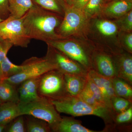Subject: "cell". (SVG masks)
I'll use <instances>...</instances> for the list:
<instances>
[{"instance_id":"cell-34","label":"cell","mask_w":132,"mask_h":132,"mask_svg":"<svg viewBox=\"0 0 132 132\" xmlns=\"http://www.w3.org/2000/svg\"><path fill=\"white\" fill-rule=\"evenodd\" d=\"M9 0H0V19L5 20L10 16Z\"/></svg>"},{"instance_id":"cell-13","label":"cell","mask_w":132,"mask_h":132,"mask_svg":"<svg viewBox=\"0 0 132 132\" xmlns=\"http://www.w3.org/2000/svg\"><path fill=\"white\" fill-rule=\"evenodd\" d=\"M117 77L132 86V54L124 51L114 55Z\"/></svg>"},{"instance_id":"cell-32","label":"cell","mask_w":132,"mask_h":132,"mask_svg":"<svg viewBox=\"0 0 132 132\" xmlns=\"http://www.w3.org/2000/svg\"><path fill=\"white\" fill-rule=\"evenodd\" d=\"M23 116H20L16 118V119L10 126L7 132H25L27 131L24 125Z\"/></svg>"},{"instance_id":"cell-5","label":"cell","mask_w":132,"mask_h":132,"mask_svg":"<svg viewBox=\"0 0 132 132\" xmlns=\"http://www.w3.org/2000/svg\"><path fill=\"white\" fill-rule=\"evenodd\" d=\"M21 116L28 115L40 119L49 125L55 132L61 117L49 99L40 97L26 103H19Z\"/></svg>"},{"instance_id":"cell-27","label":"cell","mask_w":132,"mask_h":132,"mask_svg":"<svg viewBox=\"0 0 132 132\" xmlns=\"http://www.w3.org/2000/svg\"><path fill=\"white\" fill-rule=\"evenodd\" d=\"M0 67L5 79L19 73L22 69L21 65H17L14 64L7 57H5L1 62Z\"/></svg>"},{"instance_id":"cell-14","label":"cell","mask_w":132,"mask_h":132,"mask_svg":"<svg viewBox=\"0 0 132 132\" xmlns=\"http://www.w3.org/2000/svg\"><path fill=\"white\" fill-rule=\"evenodd\" d=\"M41 76L29 79L22 82L18 91L19 103H26L40 97L38 88Z\"/></svg>"},{"instance_id":"cell-33","label":"cell","mask_w":132,"mask_h":132,"mask_svg":"<svg viewBox=\"0 0 132 132\" xmlns=\"http://www.w3.org/2000/svg\"><path fill=\"white\" fill-rule=\"evenodd\" d=\"M13 46L12 43L7 40H2L0 42V64L7 57L8 52Z\"/></svg>"},{"instance_id":"cell-25","label":"cell","mask_w":132,"mask_h":132,"mask_svg":"<svg viewBox=\"0 0 132 132\" xmlns=\"http://www.w3.org/2000/svg\"><path fill=\"white\" fill-rule=\"evenodd\" d=\"M106 0H89L82 10L88 19L100 15Z\"/></svg>"},{"instance_id":"cell-36","label":"cell","mask_w":132,"mask_h":132,"mask_svg":"<svg viewBox=\"0 0 132 132\" xmlns=\"http://www.w3.org/2000/svg\"><path fill=\"white\" fill-rule=\"evenodd\" d=\"M7 125L0 124V132L3 131L6 127Z\"/></svg>"},{"instance_id":"cell-31","label":"cell","mask_w":132,"mask_h":132,"mask_svg":"<svg viewBox=\"0 0 132 132\" xmlns=\"http://www.w3.org/2000/svg\"><path fill=\"white\" fill-rule=\"evenodd\" d=\"M78 97L92 106L96 108H106L98 102L92 96L90 92L85 88Z\"/></svg>"},{"instance_id":"cell-2","label":"cell","mask_w":132,"mask_h":132,"mask_svg":"<svg viewBox=\"0 0 132 132\" xmlns=\"http://www.w3.org/2000/svg\"><path fill=\"white\" fill-rule=\"evenodd\" d=\"M64 16L35 5L22 17L27 34L32 39L45 43L61 39L57 33Z\"/></svg>"},{"instance_id":"cell-30","label":"cell","mask_w":132,"mask_h":132,"mask_svg":"<svg viewBox=\"0 0 132 132\" xmlns=\"http://www.w3.org/2000/svg\"><path fill=\"white\" fill-rule=\"evenodd\" d=\"M119 41L121 47L126 52L132 54V32H120Z\"/></svg>"},{"instance_id":"cell-37","label":"cell","mask_w":132,"mask_h":132,"mask_svg":"<svg viewBox=\"0 0 132 132\" xmlns=\"http://www.w3.org/2000/svg\"><path fill=\"white\" fill-rule=\"evenodd\" d=\"M5 80V78L3 77L2 72L1 69V67H0V83Z\"/></svg>"},{"instance_id":"cell-1","label":"cell","mask_w":132,"mask_h":132,"mask_svg":"<svg viewBox=\"0 0 132 132\" xmlns=\"http://www.w3.org/2000/svg\"><path fill=\"white\" fill-rule=\"evenodd\" d=\"M120 32L114 22L98 15L88 19L81 36L94 49L115 55L125 51L119 41Z\"/></svg>"},{"instance_id":"cell-40","label":"cell","mask_w":132,"mask_h":132,"mask_svg":"<svg viewBox=\"0 0 132 132\" xmlns=\"http://www.w3.org/2000/svg\"><path fill=\"white\" fill-rule=\"evenodd\" d=\"M111 1H112V0H106V2H109Z\"/></svg>"},{"instance_id":"cell-16","label":"cell","mask_w":132,"mask_h":132,"mask_svg":"<svg viewBox=\"0 0 132 132\" xmlns=\"http://www.w3.org/2000/svg\"><path fill=\"white\" fill-rule=\"evenodd\" d=\"M88 74L90 79L101 91L107 101L112 105L111 99L115 96L113 88L112 79L102 76L93 69L89 70Z\"/></svg>"},{"instance_id":"cell-39","label":"cell","mask_w":132,"mask_h":132,"mask_svg":"<svg viewBox=\"0 0 132 132\" xmlns=\"http://www.w3.org/2000/svg\"><path fill=\"white\" fill-rule=\"evenodd\" d=\"M123 1H127L132 2V0H123Z\"/></svg>"},{"instance_id":"cell-38","label":"cell","mask_w":132,"mask_h":132,"mask_svg":"<svg viewBox=\"0 0 132 132\" xmlns=\"http://www.w3.org/2000/svg\"><path fill=\"white\" fill-rule=\"evenodd\" d=\"M64 1L69 6H71L72 0H64Z\"/></svg>"},{"instance_id":"cell-29","label":"cell","mask_w":132,"mask_h":132,"mask_svg":"<svg viewBox=\"0 0 132 132\" xmlns=\"http://www.w3.org/2000/svg\"><path fill=\"white\" fill-rule=\"evenodd\" d=\"M111 102L116 113L122 112L132 106V102L127 99L116 96L112 98Z\"/></svg>"},{"instance_id":"cell-42","label":"cell","mask_w":132,"mask_h":132,"mask_svg":"<svg viewBox=\"0 0 132 132\" xmlns=\"http://www.w3.org/2000/svg\"><path fill=\"white\" fill-rule=\"evenodd\" d=\"M2 101H1V100H0V105H1V104H2Z\"/></svg>"},{"instance_id":"cell-7","label":"cell","mask_w":132,"mask_h":132,"mask_svg":"<svg viewBox=\"0 0 132 132\" xmlns=\"http://www.w3.org/2000/svg\"><path fill=\"white\" fill-rule=\"evenodd\" d=\"M88 20L82 11L68 6L57 29V34L61 39L81 36Z\"/></svg>"},{"instance_id":"cell-9","label":"cell","mask_w":132,"mask_h":132,"mask_svg":"<svg viewBox=\"0 0 132 132\" xmlns=\"http://www.w3.org/2000/svg\"><path fill=\"white\" fill-rule=\"evenodd\" d=\"M0 38L23 48L27 47L31 40L24 28L22 17L15 19L10 16L0 22Z\"/></svg>"},{"instance_id":"cell-17","label":"cell","mask_w":132,"mask_h":132,"mask_svg":"<svg viewBox=\"0 0 132 132\" xmlns=\"http://www.w3.org/2000/svg\"><path fill=\"white\" fill-rule=\"evenodd\" d=\"M85 127L80 121L72 117H63L57 126L55 132H98Z\"/></svg>"},{"instance_id":"cell-8","label":"cell","mask_w":132,"mask_h":132,"mask_svg":"<svg viewBox=\"0 0 132 132\" xmlns=\"http://www.w3.org/2000/svg\"><path fill=\"white\" fill-rule=\"evenodd\" d=\"M40 97L49 100L59 98L68 95L64 74L58 70H52L41 77L38 88Z\"/></svg>"},{"instance_id":"cell-6","label":"cell","mask_w":132,"mask_h":132,"mask_svg":"<svg viewBox=\"0 0 132 132\" xmlns=\"http://www.w3.org/2000/svg\"><path fill=\"white\" fill-rule=\"evenodd\" d=\"M21 65L22 69L20 73L5 79V80L15 86L29 79L40 77L50 71L57 70L56 65L45 57H31L26 60Z\"/></svg>"},{"instance_id":"cell-22","label":"cell","mask_w":132,"mask_h":132,"mask_svg":"<svg viewBox=\"0 0 132 132\" xmlns=\"http://www.w3.org/2000/svg\"><path fill=\"white\" fill-rule=\"evenodd\" d=\"M0 100L2 103L13 102L19 104V93L15 85L5 80L0 83Z\"/></svg>"},{"instance_id":"cell-43","label":"cell","mask_w":132,"mask_h":132,"mask_svg":"<svg viewBox=\"0 0 132 132\" xmlns=\"http://www.w3.org/2000/svg\"><path fill=\"white\" fill-rule=\"evenodd\" d=\"M2 40V38H0V42H1V41Z\"/></svg>"},{"instance_id":"cell-21","label":"cell","mask_w":132,"mask_h":132,"mask_svg":"<svg viewBox=\"0 0 132 132\" xmlns=\"http://www.w3.org/2000/svg\"><path fill=\"white\" fill-rule=\"evenodd\" d=\"M34 4L43 9L64 16L68 5L64 0H32Z\"/></svg>"},{"instance_id":"cell-28","label":"cell","mask_w":132,"mask_h":132,"mask_svg":"<svg viewBox=\"0 0 132 132\" xmlns=\"http://www.w3.org/2000/svg\"><path fill=\"white\" fill-rule=\"evenodd\" d=\"M113 21L114 22L121 32H132V10Z\"/></svg>"},{"instance_id":"cell-35","label":"cell","mask_w":132,"mask_h":132,"mask_svg":"<svg viewBox=\"0 0 132 132\" xmlns=\"http://www.w3.org/2000/svg\"><path fill=\"white\" fill-rule=\"evenodd\" d=\"M89 0H72L71 6L82 11Z\"/></svg>"},{"instance_id":"cell-18","label":"cell","mask_w":132,"mask_h":132,"mask_svg":"<svg viewBox=\"0 0 132 132\" xmlns=\"http://www.w3.org/2000/svg\"><path fill=\"white\" fill-rule=\"evenodd\" d=\"M20 116L18 103L3 102L0 105V124L7 125Z\"/></svg>"},{"instance_id":"cell-3","label":"cell","mask_w":132,"mask_h":132,"mask_svg":"<svg viewBox=\"0 0 132 132\" xmlns=\"http://www.w3.org/2000/svg\"><path fill=\"white\" fill-rule=\"evenodd\" d=\"M59 113L73 117L94 115L104 120L105 127L102 132H114V111L106 108H96L87 104L79 97L65 95L56 99L50 100Z\"/></svg>"},{"instance_id":"cell-19","label":"cell","mask_w":132,"mask_h":132,"mask_svg":"<svg viewBox=\"0 0 132 132\" xmlns=\"http://www.w3.org/2000/svg\"><path fill=\"white\" fill-rule=\"evenodd\" d=\"M132 106L126 111L116 113L114 118V132L132 131Z\"/></svg>"},{"instance_id":"cell-11","label":"cell","mask_w":132,"mask_h":132,"mask_svg":"<svg viewBox=\"0 0 132 132\" xmlns=\"http://www.w3.org/2000/svg\"><path fill=\"white\" fill-rule=\"evenodd\" d=\"M92 69L101 75L109 79L117 77L114 55L96 49L92 57Z\"/></svg>"},{"instance_id":"cell-10","label":"cell","mask_w":132,"mask_h":132,"mask_svg":"<svg viewBox=\"0 0 132 132\" xmlns=\"http://www.w3.org/2000/svg\"><path fill=\"white\" fill-rule=\"evenodd\" d=\"M47 49L45 58L56 65L57 70L64 74L87 75L88 70L75 61L59 50L47 45Z\"/></svg>"},{"instance_id":"cell-4","label":"cell","mask_w":132,"mask_h":132,"mask_svg":"<svg viewBox=\"0 0 132 132\" xmlns=\"http://www.w3.org/2000/svg\"><path fill=\"white\" fill-rule=\"evenodd\" d=\"M46 43L59 50L88 71L92 69V55L94 48L82 36L59 39Z\"/></svg>"},{"instance_id":"cell-23","label":"cell","mask_w":132,"mask_h":132,"mask_svg":"<svg viewBox=\"0 0 132 132\" xmlns=\"http://www.w3.org/2000/svg\"><path fill=\"white\" fill-rule=\"evenodd\" d=\"M115 96L127 99L132 102V86L122 79L115 77L112 79Z\"/></svg>"},{"instance_id":"cell-15","label":"cell","mask_w":132,"mask_h":132,"mask_svg":"<svg viewBox=\"0 0 132 132\" xmlns=\"http://www.w3.org/2000/svg\"><path fill=\"white\" fill-rule=\"evenodd\" d=\"M66 91L68 95L78 97L85 89L87 83V75L65 74Z\"/></svg>"},{"instance_id":"cell-26","label":"cell","mask_w":132,"mask_h":132,"mask_svg":"<svg viewBox=\"0 0 132 132\" xmlns=\"http://www.w3.org/2000/svg\"><path fill=\"white\" fill-rule=\"evenodd\" d=\"M27 131L28 132H49L52 130L46 122L33 117L27 119Z\"/></svg>"},{"instance_id":"cell-12","label":"cell","mask_w":132,"mask_h":132,"mask_svg":"<svg viewBox=\"0 0 132 132\" xmlns=\"http://www.w3.org/2000/svg\"><path fill=\"white\" fill-rule=\"evenodd\" d=\"M132 10V2L123 0H112L106 2L99 16L114 20Z\"/></svg>"},{"instance_id":"cell-20","label":"cell","mask_w":132,"mask_h":132,"mask_svg":"<svg viewBox=\"0 0 132 132\" xmlns=\"http://www.w3.org/2000/svg\"><path fill=\"white\" fill-rule=\"evenodd\" d=\"M10 16L20 19L34 5L32 0H9Z\"/></svg>"},{"instance_id":"cell-24","label":"cell","mask_w":132,"mask_h":132,"mask_svg":"<svg viewBox=\"0 0 132 132\" xmlns=\"http://www.w3.org/2000/svg\"><path fill=\"white\" fill-rule=\"evenodd\" d=\"M85 88L86 89L92 94L96 100L102 105L112 111H113L112 105L108 103L105 98L101 91L97 85L88 76V74L87 83Z\"/></svg>"},{"instance_id":"cell-41","label":"cell","mask_w":132,"mask_h":132,"mask_svg":"<svg viewBox=\"0 0 132 132\" xmlns=\"http://www.w3.org/2000/svg\"><path fill=\"white\" fill-rule=\"evenodd\" d=\"M4 20H3L2 19H0V22H1L2 21H3Z\"/></svg>"}]
</instances>
